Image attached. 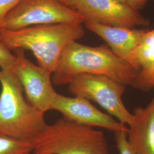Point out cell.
Returning a JSON list of instances; mask_svg holds the SVG:
<instances>
[{"label":"cell","instance_id":"cell-1","mask_svg":"<svg viewBox=\"0 0 154 154\" xmlns=\"http://www.w3.org/2000/svg\"><path fill=\"white\" fill-rule=\"evenodd\" d=\"M81 74L102 75L133 86L138 72L119 58L107 45L90 46L74 42L63 51L52 73L55 85H69Z\"/></svg>","mask_w":154,"mask_h":154},{"label":"cell","instance_id":"cell-2","mask_svg":"<svg viewBox=\"0 0 154 154\" xmlns=\"http://www.w3.org/2000/svg\"><path fill=\"white\" fill-rule=\"evenodd\" d=\"M85 34L83 23H56L4 30L0 42L10 51H31L39 66L53 73L66 48Z\"/></svg>","mask_w":154,"mask_h":154},{"label":"cell","instance_id":"cell-3","mask_svg":"<svg viewBox=\"0 0 154 154\" xmlns=\"http://www.w3.org/2000/svg\"><path fill=\"white\" fill-rule=\"evenodd\" d=\"M0 134L32 141L47 125L45 114L23 96L13 69L0 70Z\"/></svg>","mask_w":154,"mask_h":154},{"label":"cell","instance_id":"cell-4","mask_svg":"<svg viewBox=\"0 0 154 154\" xmlns=\"http://www.w3.org/2000/svg\"><path fill=\"white\" fill-rule=\"evenodd\" d=\"M32 142L33 154H109L101 131L63 118L47 124Z\"/></svg>","mask_w":154,"mask_h":154},{"label":"cell","instance_id":"cell-5","mask_svg":"<svg viewBox=\"0 0 154 154\" xmlns=\"http://www.w3.org/2000/svg\"><path fill=\"white\" fill-rule=\"evenodd\" d=\"M126 85L102 75L81 74L69 84L68 90L74 97L97 103L109 115L123 125L130 126L134 119L122 100Z\"/></svg>","mask_w":154,"mask_h":154},{"label":"cell","instance_id":"cell-6","mask_svg":"<svg viewBox=\"0 0 154 154\" xmlns=\"http://www.w3.org/2000/svg\"><path fill=\"white\" fill-rule=\"evenodd\" d=\"M84 17L60 0H20L8 14L5 30H16L34 25L84 23Z\"/></svg>","mask_w":154,"mask_h":154},{"label":"cell","instance_id":"cell-7","mask_svg":"<svg viewBox=\"0 0 154 154\" xmlns=\"http://www.w3.org/2000/svg\"><path fill=\"white\" fill-rule=\"evenodd\" d=\"M17 62L13 71L21 84L26 99L36 109L45 113L52 109L57 93L53 86L52 73L26 58L25 50L14 51Z\"/></svg>","mask_w":154,"mask_h":154},{"label":"cell","instance_id":"cell-8","mask_svg":"<svg viewBox=\"0 0 154 154\" xmlns=\"http://www.w3.org/2000/svg\"><path fill=\"white\" fill-rule=\"evenodd\" d=\"M77 11L85 22L112 27L134 28L147 26L149 20L137 10L116 0H77Z\"/></svg>","mask_w":154,"mask_h":154},{"label":"cell","instance_id":"cell-9","mask_svg":"<svg viewBox=\"0 0 154 154\" xmlns=\"http://www.w3.org/2000/svg\"><path fill=\"white\" fill-rule=\"evenodd\" d=\"M51 110L59 111L63 118L80 125L99 127L114 132L128 131L126 125L102 112L90 100L81 97H69L57 94Z\"/></svg>","mask_w":154,"mask_h":154},{"label":"cell","instance_id":"cell-10","mask_svg":"<svg viewBox=\"0 0 154 154\" xmlns=\"http://www.w3.org/2000/svg\"><path fill=\"white\" fill-rule=\"evenodd\" d=\"M83 25L103 39L116 55L139 72L140 69L136 59L135 51L147 30L112 27L93 22H85Z\"/></svg>","mask_w":154,"mask_h":154},{"label":"cell","instance_id":"cell-11","mask_svg":"<svg viewBox=\"0 0 154 154\" xmlns=\"http://www.w3.org/2000/svg\"><path fill=\"white\" fill-rule=\"evenodd\" d=\"M133 115L127 132L128 143L135 154H154V98L145 108L135 109Z\"/></svg>","mask_w":154,"mask_h":154},{"label":"cell","instance_id":"cell-12","mask_svg":"<svg viewBox=\"0 0 154 154\" xmlns=\"http://www.w3.org/2000/svg\"><path fill=\"white\" fill-rule=\"evenodd\" d=\"M136 59L140 66L139 72H154V29L147 31L135 51Z\"/></svg>","mask_w":154,"mask_h":154},{"label":"cell","instance_id":"cell-13","mask_svg":"<svg viewBox=\"0 0 154 154\" xmlns=\"http://www.w3.org/2000/svg\"><path fill=\"white\" fill-rule=\"evenodd\" d=\"M32 141L12 138L0 134V154H30L33 152Z\"/></svg>","mask_w":154,"mask_h":154},{"label":"cell","instance_id":"cell-14","mask_svg":"<svg viewBox=\"0 0 154 154\" xmlns=\"http://www.w3.org/2000/svg\"><path fill=\"white\" fill-rule=\"evenodd\" d=\"M17 62L16 55L0 42V67L1 70L13 69Z\"/></svg>","mask_w":154,"mask_h":154},{"label":"cell","instance_id":"cell-15","mask_svg":"<svg viewBox=\"0 0 154 154\" xmlns=\"http://www.w3.org/2000/svg\"><path fill=\"white\" fill-rule=\"evenodd\" d=\"M134 88L144 91L154 88V72L142 74L138 72L135 82L132 86Z\"/></svg>","mask_w":154,"mask_h":154},{"label":"cell","instance_id":"cell-16","mask_svg":"<svg viewBox=\"0 0 154 154\" xmlns=\"http://www.w3.org/2000/svg\"><path fill=\"white\" fill-rule=\"evenodd\" d=\"M116 147L119 154H135L128 143L127 132L118 131L114 132Z\"/></svg>","mask_w":154,"mask_h":154},{"label":"cell","instance_id":"cell-17","mask_svg":"<svg viewBox=\"0 0 154 154\" xmlns=\"http://www.w3.org/2000/svg\"><path fill=\"white\" fill-rule=\"evenodd\" d=\"M20 0H0V33L5 30L6 18Z\"/></svg>","mask_w":154,"mask_h":154},{"label":"cell","instance_id":"cell-18","mask_svg":"<svg viewBox=\"0 0 154 154\" xmlns=\"http://www.w3.org/2000/svg\"><path fill=\"white\" fill-rule=\"evenodd\" d=\"M148 0H127V4L133 9L139 11L142 9Z\"/></svg>","mask_w":154,"mask_h":154},{"label":"cell","instance_id":"cell-19","mask_svg":"<svg viewBox=\"0 0 154 154\" xmlns=\"http://www.w3.org/2000/svg\"><path fill=\"white\" fill-rule=\"evenodd\" d=\"M60 1L66 6L77 11V4H78L77 0H60Z\"/></svg>","mask_w":154,"mask_h":154},{"label":"cell","instance_id":"cell-20","mask_svg":"<svg viewBox=\"0 0 154 154\" xmlns=\"http://www.w3.org/2000/svg\"><path fill=\"white\" fill-rule=\"evenodd\" d=\"M118 2H120L121 3H123V4H127V0H116Z\"/></svg>","mask_w":154,"mask_h":154},{"label":"cell","instance_id":"cell-21","mask_svg":"<svg viewBox=\"0 0 154 154\" xmlns=\"http://www.w3.org/2000/svg\"><path fill=\"white\" fill-rule=\"evenodd\" d=\"M0 88H1V85H0Z\"/></svg>","mask_w":154,"mask_h":154},{"label":"cell","instance_id":"cell-22","mask_svg":"<svg viewBox=\"0 0 154 154\" xmlns=\"http://www.w3.org/2000/svg\"><path fill=\"white\" fill-rule=\"evenodd\" d=\"M33 154V153H32V154Z\"/></svg>","mask_w":154,"mask_h":154},{"label":"cell","instance_id":"cell-23","mask_svg":"<svg viewBox=\"0 0 154 154\" xmlns=\"http://www.w3.org/2000/svg\"></svg>","mask_w":154,"mask_h":154}]
</instances>
